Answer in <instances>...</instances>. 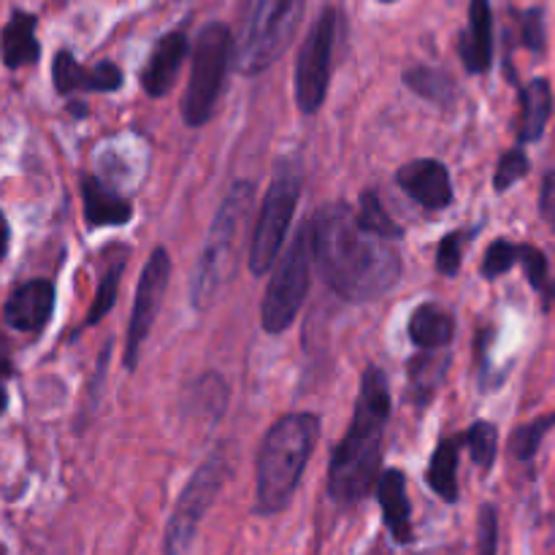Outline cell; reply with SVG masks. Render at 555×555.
<instances>
[{
  "instance_id": "cell-1",
  "label": "cell",
  "mask_w": 555,
  "mask_h": 555,
  "mask_svg": "<svg viewBox=\"0 0 555 555\" xmlns=\"http://www.w3.org/2000/svg\"><path fill=\"white\" fill-rule=\"evenodd\" d=\"M314 263L336 296L347 301H374L393 291L401 258L388 238L358 228L347 204H328L312 217Z\"/></svg>"
},
{
  "instance_id": "cell-2",
  "label": "cell",
  "mask_w": 555,
  "mask_h": 555,
  "mask_svg": "<svg viewBox=\"0 0 555 555\" xmlns=\"http://www.w3.org/2000/svg\"><path fill=\"white\" fill-rule=\"evenodd\" d=\"M390 417V388L383 369L369 366L361 377L356 415L347 437L334 450L328 469V491L334 502L358 504L379 480L383 437Z\"/></svg>"
},
{
  "instance_id": "cell-3",
  "label": "cell",
  "mask_w": 555,
  "mask_h": 555,
  "mask_svg": "<svg viewBox=\"0 0 555 555\" xmlns=\"http://www.w3.org/2000/svg\"><path fill=\"white\" fill-rule=\"evenodd\" d=\"M320 421L312 412H291L266 434L258 453L255 513L276 515L291 504L318 442Z\"/></svg>"
},
{
  "instance_id": "cell-4",
  "label": "cell",
  "mask_w": 555,
  "mask_h": 555,
  "mask_svg": "<svg viewBox=\"0 0 555 555\" xmlns=\"http://www.w3.org/2000/svg\"><path fill=\"white\" fill-rule=\"evenodd\" d=\"M253 182H236L231 188V193L225 195V201H222L220 211H217L215 222L209 228L204 253H201L198 269H195L193 276V287H190V301H193L195 309L209 307L217 293H220V287L225 285L228 274L233 271L238 236H242L244 220L253 211Z\"/></svg>"
},
{
  "instance_id": "cell-5",
  "label": "cell",
  "mask_w": 555,
  "mask_h": 555,
  "mask_svg": "<svg viewBox=\"0 0 555 555\" xmlns=\"http://www.w3.org/2000/svg\"><path fill=\"white\" fill-rule=\"evenodd\" d=\"M304 0H249L244 9L233 60L244 76L263 74L296 38Z\"/></svg>"
},
{
  "instance_id": "cell-6",
  "label": "cell",
  "mask_w": 555,
  "mask_h": 555,
  "mask_svg": "<svg viewBox=\"0 0 555 555\" xmlns=\"http://www.w3.org/2000/svg\"><path fill=\"white\" fill-rule=\"evenodd\" d=\"M312 266H314V238L312 220L298 228L296 238L276 260V271L271 276L263 296V309L260 320L269 334H282L293 325L298 309L307 301L309 285H312Z\"/></svg>"
},
{
  "instance_id": "cell-7",
  "label": "cell",
  "mask_w": 555,
  "mask_h": 555,
  "mask_svg": "<svg viewBox=\"0 0 555 555\" xmlns=\"http://www.w3.org/2000/svg\"><path fill=\"white\" fill-rule=\"evenodd\" d=\"M231 52L233 36L225 22H211L195 38L193 68H190L188 90L182 98V117L190 128H201L204 122H209L222 81H225Z\"/></svg>"
},
{
  "instance_id": "cell-8",
  "label": "cell",
  "mask_w": 555,
  "mask_h": 555,
  "mask_svg": "<svg viewBox=\"0 0 555 555\" xmlns=\"http://www.w3.org/2000/svg\"><path fill=\"white\" fill-rule=\"evenodd\" d=\"M298 201H301V173L298 168H280L260 204L253 244H249V271L255 276L269 274L280 260V249L291 231Z\"/></svg>"
},
{
  "instance_id": "cell-9",
  "label": "cell",
  "mask_w": 555,
  "mask_h": 555,
  "mask_svg": "<svg viewBox=\"0 0 555 555\" xmlns=\"http://www.w3.org/2000/svg\"><path fill=\"white\" fill-rule=\"evenodd\" d=\"M228 480V461L222 453H211L204 464L195 469L190 482L184 486L171 520L166 529V555H182L195 540L201 520L206 518L209 507L215 504L217 493Z\"/></svg>"
},
{
  "instance_id": "cell-10",
  "label": "cell",
  "mask_w": 555,
  "mask_h": 555,
  "mask_svg": "<svg viewBox=\"0 0 555 555\" xmlns=\"http://www.w3.org/2000/svg\"><path fill=\"white\" fill-rule=\"evenodd\" d=\"M336 30H339V14H336V9H325L314 20L312 30L298 49L296 103L304 114L320 112L325 95H328Z\"/></svg>"
},
{
  "instance_id": "cell-11",
  "label": "cell",
  "mask_w": 555,
  "mask_h": 555,
  "mask_svg": "<svg viewBox=\"0 0 555 555\" xmlns=\"http://www.w3.org/2000/svg\"><path fill=\"white\" fill-rule=\"evenodd\" d=\"M168 280H171V258H168L166 249L157 247L152 258L146 260L144 271H141L133 314H130L128 339H125V366L130 372L139 366L141 347H144L146 336H150L152 325L157 320V312H160L163 298H166L168 291Z\"/></svg>"
},
{
  "instance_id": "cell-12",
  "label": "cell",
  "mask_w": 555,
  "mask_h": 555,
  "mask_svg": "<svg viewBox=\"0 0 555 555\" xmlns=\"http://www.w3.org/2000/svg\"><path fill=\"white\" fill-rule=\"evenodd\" d=\"M396 182L412 201H417L428 211H442L453 204V182H450L448 166L431 160V157L401 166L396 173Z\"/></svg>"
},
{
  "instance_id": "cell-13",
  "label": "cell",
  "mask_w": 555,
  "mask_h": 555,
  "mask_svg": "<svg viewBox=\"0 0 555 555\" xmlns=\"http://www.w3.org/2000/svg\"><path fill=\"white\" fill-rule=\"evenodd\" d=\"M54 312V285L49 280H27L9 293L3 320L20 334H38Z\"/></svg>"
},
{
  "instance_id": "cell-14",
  "label": "cell",
  "mask_w": 555,
  "mask_h": 555,
  "mask_svg": "<svg viewBox=\"0 0 555 555\" xmlns=\"http://www.w3.org/2000/svg\"><path fill=\"white\" fill-rule=\"evenodd\" d=\"M54 90L60 95H70L74 90L117 92L122 87V70L114 63H98L92 68H81L68 49H60L52 63Z\"/></svg>"
},
{
  "instance_id": "cell-15",
  "label": "cell",
  "mask_w": 555,
  "mask_h": 555,
  "mask_svg": "<svg viewBox=\"0 0 555 555\" xmlns=\"http://www.w3.org/2000/svg\"><path fill=\"white\" fill-rule=\"evenodd\" d=\"M190 52V43L184 33H168L152 49L150 60L141 68V87L150 98H163L177 81L179 68Z\"/></svg>"
},
{
  "instance_id": "cell-16",
  "label": "cell",
  "mask_w": 555,
  "mask_h": 555,
  "mask_svg": "<svg viewBox=\"0 0 555 555\" xmlns=\"http://www.w3.org/2000/svg\"><path fill=\"white\" fill-rule=\"evenodd\" d=\"M377 499L379 509H383V520L388 526L390 537L399 545H410L415 540L412 531V507L410 496H406V477L401 469H385L379 472L377 480Z\"/></svg>"
},
{
  "instance_id": "cell-17",
  "label": "cell",
  "mask_w": 555,
  "mask_h": 555,
  "mask_svg": "<svg viewBox=\"0 0 555 555\" xmlns=\"http://www.w3.org/2000/svg\"><path fill=\"white\" fill-rule=\"evenodd\" d=\"M461 60L469 74H486L493 63V11L488 0H472L469 25L459 41Z\"/></svg>"
},
{
  "instance_id": "cell-18",
  "label": "cell",
  "mask_w": 555,
  "mask_h": 555,
  "mask_svg": "<svg viewBox=\"0 0 555 555\" xmlns=\"http://www.w3.org/2000/svg\"><path fill=\"white\" fill-rule=\"evenodd\" d=\"M81 201H85V220L90 228L125 225L133 217V206L122 195L114 193L103 179L81 177Z\"/></svg>"
},
{
  "instance_id": "cell-19",
  "label": "cell",
  "mask_w": 555,
  "mask_h": 555,
  "mask_svg": "<svg viewBox=\"0 0 555 555\" xmlns=\"http://www.w3.org/2000/svg\"><path fill=\"white\" fill-rule=\"evenodd\" d=\"M0 54L9 68L38 63L41 47L36 41V16L25 14V11L11 14L9 25L3 27V36H0Z\"/></svg>"
},
{
  "instance_id": "cell-20",
  "label": "cell",
  "mask_w": 555,
  "mask_h": 555,
  "mask_svg": "<svg viewBox=\"0 0 555 555\" xmlns=\"http://www.w3.org/2000/svg\"><path fill=\"white\" fill-rule=\"evenodd\" d=\"M520 144H531L540 141L547 128V119L553 114V90L547 79H531L529 85L520 90Z\"/></svg>"
},
{
  "instance_id": "cell-21",
  "label": "cell",
  "mask_w": 555,
  "mask_h": 555,
  "mask_svg": "<svg viewBox=\"0 0 555 555\" xmlns=\"http://www.w3.org/2000/svg\"><path fill=\"white\" fill-rule=\"evenodd\" d=\"M455 336L453 314L444 312L437 304L426 301L412 312L410 339L423 350H444Z\"/></svg>"
},
{
  "instance_id": "cell-22",
  "label": "cell",
  "mask_w": 555,
  "mask_h": 555,
  "mask_svg": "<svg viewBox=\"0 0 555 555\" xmlns=\"http://www.w3.org/2000/svg\"><path fill=\"white\" fill-rule=\"evenodd\" d=\"M461 439H444L439 442V448L434 450V459L428 464V486L437 493L439 499H444L448 504L459 502V459H461Z\"/></svg>"
},
{
  "instance_id": "cell-23",
  "label": "cell",
  "mask_w": 555,
  "mask_h": 555,
  "mask_svg": "<svg viewBox=\"0 0 555 555\" xmlns=\"http://www.w3.org/2000/svg\"><path fill=\"white\" fill-rule=\"evenodd\" d=\"M450 358L439 350H428L426 356H415L406 366L410 374V388L415 404H428L434 399V393L439 390V385L444 383V374H448Z\"/></svg>"
},
{
  "instance_id": "cell-24",
  "label": "cell",
  "mask_w": 555,
  "mask_h": 555,
  "mask_svg": "<svg viewBox=\"0 0 555 555\" xmlns=\"http://www.w3.org/2000/svg\"><path fill=\"white\" fill-rule=\"evenodd\" d=\"M404 85L410 87L415 95L426 98V101L448 106L455 98V81L453 76L444 74L442 68H428V65H417L404 74Z\"/></svg>"
},
{
  "instance_id": "cell-25",
  "label": "cell",
  "mask_w": 555,
  "mask_h": 555,
  "mask_svg": "<svg viewBox=\"0 0 555 555\" xmlns=\"http://www.w3.org/2000/svg\"><path fill=\"white\" fill-rule=\"evenodd\" d=\"M228 399H231V393H228V385L220 374H204L190 388V410L211 423L220 421L228 406Z\"/></svg>"
},
{
  "instance_id": "cell-26",
  "label": "cell",
  "mask_w": 555,
  "mask_h": 555,
  "mask_svg": "<svg viewBox=\"0 0 555 555\" xmlns=\"http://www.w3.org/2000/svg\"><path fill=\"white\" fill-rule=\"evenodd\" d=\"M356 222H358V228H363L366 233H374V236H379V238H388V242H393V238L401 236V228L390 220V215L385 211L383 201H379V195L374 193V190L361 193V201H358V211H356Z\"/></svg>"
},
{
  "instance_id": "cell-27",
  "label": "cell",
  "mask_w": 555,
  "mask_h": 555,
  "mask_svg": "<svg viewBox=\"0 0 555 555\" xmlns=\"http://www.w3.org/2000/svg\"><path fill=\"white\" fill-rule=\"evenodd\" d=\"M122 271H125V260H114V263L106 269L101 285H98L95 301H92L90 312H87V318H85L87 328L98 325L108 312H112L114 301H117V291H119V280H122Z\"/></svg>"
},
{
  "instance_id": "cell-28",
  "label": "cell",
  "mask_w": 555,
  "mask_h": 555,
  "mask_svg": "<svg viewBox=\"0 0 555 555\" xmlns=\"http://www.w3.org/2000/svg\"><path fill=\"white\" fill-rule=\"evenodd\" d=\"M466 444H469L472 461H475L477 466H482V469H491L499 450L496 426H491V423L486 421L475 423V426L469 428V434H466Z\"/></svg>"
},
{
  "instance_id": "cell-29",
  "label": "cell",
  "mask_w": 555,
  "mask_h": 555,
  "mask_svg": "<svg viewBox=\"0 0 555 555\" xmlns=\"http://www.w3.org/2000/svg\"><path fill=\"white\" fill-rule=\"evenodd\" d=\"M555 426V415H547V417H540V421L529 423V426L518 428L513 437V442H509V448H513L515 459L520 461H531L537 455V450H540V442L542 437H545L547 431Z\"/></svg>"
},
{
  "instance_id": "cell-30",
  "label": "cell",
  "mask_w": 555,
  "mask_h": 555,
  "mask_svg": "<svg viewBox=\"0 0 555 555\" xmlns=\"http://www.w3.org/2000/svg\"><path fill=\"white\" fill-rule=\"evenodd\" d=\"M515 263H518V244L499 238V242H493L488 247L486 260H482V276L486 280H496V276L507 274Z\"/></svg>"
},
{
  "instance_id": "cell-31",
  "label": "cell",
  "mask_w": 555,
  "mask_h": 555,
  "mask_svg": "<svg viewBox=\"0 0 555 555\" xmlns=\"http://www.w3.org/2000/svg\"><path fill=\"white\" fill-rule=\"evenodd\" d=\"M529 157H526L524 150H509L507 155H502V160H499L496 166V177H493L496 193H504V190L513 188L515 182H520V179L529 173Z\"/></svg>"
},
{
  "instance_id": "cell-32",
  "label": "cell",
  "mask_w": 555,
  "mask_h": 555,
  "mask_svg": "<svg viewBox=\"0 0 555 555\" xmlns=\"http://www.w3.org/2000/svg\"><path fill=\"white\" fill-rule=\"evenodd\" d=\"M464 231H453L439 242L437 249V271L444 276H455L461 271V260H464V244H466Z\"/></svg>"
},
{
  "instance_id": "cell-33",
  "label": "cell",
  "mask_w": 555,
  "mask_h": 555,
  "mask_svg": "<svg viewBox=\"0 0 555 555\" xmlns=\"http://www.w3.org/2000/svg\"><path fill=\"white\" fill-rule=\"evenodd\" d=\"M520 41H524V47L529 49V52L534 54L545 52V41H547L545 11H542L540 5H534V9H529L524 16H520Z\"/></svg>"
},
{
  "instance_id": "cell-34",
  "label": "cell",
  "mask_w": 555,
  "mask_h": 555,
  "mask_svg": "<svg viewBox=\"0 0 555 555\" xmlns=\"http://www.w3.org/2000/svg\"><path fill=\"white\" fill-rule=\"evenodd\" d=\"M477 555H499V513L493 504H482L477 520Z\"/></svg>"
},
{
  "instance_id": "cell-35",
  "label": "cell",
  "mask_w": 555,
  "mask_h": 555,
  "mask_svg": "<svg viewBox=\"0 0 555 555\" xmlns=\"http://www.w3.org/2000/svg\"><path fill=\"white\" fill-rule=\"evenodd\" d=\"M518 263L526 269V276H529L531 287H534V291H542L547 280L545 253L537 247H529V244H518Z\"/></svg>"
},
{
  "instance_id": "cell-36",
  "label": "cell",
  "mask_w": 555,
  "mask_h": 555,
  "mask_svg": "<svg viewBox=\"0 0 555 555\" xmlns=\"http://www.w3.org/2000/svg\"><path fill=\"white\" fill-rule=\"evenodd\" d=\"M540 209H542V217H545V222L553 228V233H555V171L547 173L545 182H542Z\"/></svg>"
},
{
  "instance_id": "cell-37",
  "label": "cell",
  "mask_w": 555,
  "mask_h": 555,
  "mask_svg": "<svg viewBox=\"0 0 555 555\" xmlns=\"http://www.w3.org/2000/svg\"><path fill=\"white\" fill-rule=\"evenodd\" d=\"M9 242H11V228H9V220H5V215L0 211V260L5 258V249H9Z\"/></svg>"
},
{
  "instance_id": "cell-38",
  "label": "cell",
  "mask_w": 555,
  "mask_h": 555,
  "mask_svg": "<svg viewBox=\"0 0 555 555\" xmlns=\"http://www.w3.org/2000/svg\"><path fill=\"white\" fill-rule=\"evenodd\" d=\"M5 410H9V390H5L3 372H0V417L5 415Z\"/></svg>"
},
{
  "instance_id": "cell-39",
  "label": "cell",
  "mask_w": 555,
  "mask_h": 555,
  "mask_svg": "<svg viewBox=\"0 0 555 555\" xmlns=\"http://www.w3.org/2000/svg\"><path fill=\"white\" fill-rule=\"evenodd\" d=\"M383 3H393V0H383Z\"/></svg>"
}]
</instances>
